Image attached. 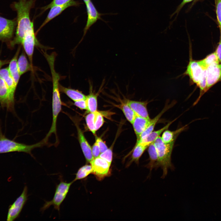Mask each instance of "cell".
I'll use <instances>...</instances> for the list:
<instances>
[{"mask_svg":"<svg viewBox=\"0 0 221 221\" xmlns=\"http://www.w3.org/2000/svg\"><path fill=\"white\" fill-rule=\"evenodd\" d=\"M35 1V0H19L13 3V7L17 14V26L15 36L10 42L11 46L21 44L26 33L33 26L30 19V12L34 5Z\"/></svg>","mask_w":221,"mask_h":221,"instance_id":"obj_1","label":"cell"},{"mask_svg":"<svg viewBox=\"0 0 221 221\" xmlns=\"http://www.w3.org/2000/svg\"><path fill=\"white\" fill-rule=\"evenodd\" d=\"M55 58L52 57L48 58L47 59L52 74V119L51 126L53 128H56V127L57 117L61 111L62 107V102L60 93V76L55 69Z\"/></svg>","mask_w":221,"mask_h":221,"instance_id":"obj_2","label":"cell"},{"mask_svg":"<svg viewBox=\"0 0 221 221\" xmlns=\"http://www.w3.org/2000/svg\"><path fill=\"white\" fill-rule=\"evenodd\" d=\"M174 142L175 141L169 143H164L160 136L154 142L158 155L159 167L163 170L162 178L166 176L169 169H174L171 161V156Z\"/></svg>","mask_w":221,"mask_h":221,"instance_id":"obj_3","label":"cell"},{"mask_svg":"<svg viewBox=\"0 0 221 221\" xmlns=\"http://www.w3.org/2000/svg\"><path fill=\"white\" fill-rule=\"evenodd\" d=\"M44 143L43 141L31 145L20 143L7 138L0 130V153L17 152L25 153L32 155V150L41 146Z\"/></svg>","mask_w":221,"mask_h":221,"instance_id":"obj_4","label":"cell"},{"mask_svg":"<svg viewBox=\"0 0 221 221\" xmlns=\"http://www.w3.org/2000/svg\"><path fill=\"white\" fill-rule=\"evenodd\" d=\"M73 183L72 181L69 183L61 179L60 183L56 186L52 200L46 201L41 208V210L44 211L52 205L55 209L59 211L60 205L66 198L70 186Z\"/></svg>","mask_w":221,"mask_h":221,"instance_id":"obj_5","label":"cell"},{"mask_svg":"<svg viewBox=\"0 0 221 221\" xmlns=\"http://www.w3.org/2000/svg\"><path fill=\"white\" fill-rule=\"evenodd\" d=\"M205 74L206 69L200 61L193 60L192 56H190L188 64L183 74L188 76L191 83L197 86Z\"/></svg>","mask_w":221,"mask_h":221,"instance_id":"obj_6","label":"cell"},{"mask_svg":"<svg viewBox=\"0 0 221 221\" xmlns=\"http://www.w3.org/2000/svg\"><path fill=\"white\" fill-rule=\"evenodd\" d=\"M27 187L25 186L21 195L10 206L7 215V221H14L19 216L27 200Z\"/></svg>","mask_w":221,"mask_h":221,"instance_id":"obj_7","label":"cell"},{"mask_svg":"<svg viewBox=\"0 0 221 221\" xmlns=\"http://www.w3.org/2000/svg\"><path fill=\"white\" fill-rule=\"evenodd\" d=\"M14 95H13L4 80L0 78V104L2 108L9 111L14 110Z\"/></svg>","mask_w":221,"mask_h":221,"instance_id":"obj_8","label":"cell"},{"mask_svg":"<svg viewBox=\"0 0 221 221\" xmlns=\"http://www.w3.org/2000/svg\"><path fill=\"white\" fill-rule=\"evenodd\" d=\"M90 163L92 173L98 179H102L108 175L111 165L105 160L98 157L94 158Z\"/></svg>","mask_w":221,"mask_h":221,"instance_id":"obj_9","label":"cell"},{"mask_svg":"<svg viewBox=\"0 0 221 221\" xmlns=\"http://www.w3.org/2000/svg\"><path fill=\"white\" fill-rule=\"evenodd\" d=\"M207 91L213 85L221 80V64L214 63L206 68Z\"/></svg>","mask_w":221,"mask_h":221,"instance_id":"obj_10","label":"cell"},{"mask_svg":"<svg viewBox=\"0 0 221 221\" xmlns=\"http://www.w3.org/2000/svg\"><path fill=\"white\" fill-rule=\"evenodd\" d=\"M37 43L35 34L33 26L26 33L21 43L25 52L32 66V59L34 46Z\"/></svg>","mask_w":221,"mask_h":221,"instance_id":"obj_11","label":"cell"},{"mask_svg":"<svg viewBox=\"0 0 221 221\" xmlns=\"http://www.w3.org/2000/svg\"><path fill=\"white\" fill-rule=\"evenodd\" d=\"M17 24L15 20L8 19L0 16V40L10 39L13 35Z\"/></svg>","mask_w":221,"mask_h":221,"instance_id":"obj_12","label":"cell"},{"mask_svg":"<svg viewBox=\"0 0 221 221\" xmlns=\"http://www.w3.org/2000/svg\"><path fill=\"white\" fill-rule=\"evenodd\" d=\"M87 13V20L84 30L85 35L90 28L100 19V14L97 11L94 5L90 0L85 3Z\"/></svg>","mask_w":221,"mask_h":221,"instance_id":"obj_13","label":"cell"},{"mask_svg":"<svg viewBox=\"0 0 221 221\" xmlns=\"http://www.w3.org/2000/svg\"><path fill=\"white\" fill-rule=\"evenodd\" d=\"M78 5V3L76 1L72 0L66 4L55 6L51 7L46 18L40 26V29L50 21L60 14L66 9L69 7L76 6Z\"/></svg>","mask_w":221,"mask_h":221,"instance_id":"obj_14","label":"cell"},{"mask_svg":"<svg viewBox=\"0 0 221 221\" xmlns=\"http://www.w3.org/2000/svg\"><path fill=\"white\" fill-rule=\"evenodd\" d=\"M76 125L77 131L78 140L82 151L87 162H90L94 158L92 154L91 147L79 126L76 124Z\"/></svg>","mask_w":221,"mask_h":221,"instance_id":"obj_15","label":"cell"},{"mask_svg":"<svg viewBox=\"0 0 221 221\" xmlns=\"http://www.w3.org/2000/svg\"><path fill=\"white\" fill-rule=\"evenodd\" d=\"M127 104L131 108L136 115L140 117L150 119L148 110L147 101H137L127 100Z\"/></svg>","mask_w":221,"mask_h":221,"instance_id":"obj_16","label":"cell"},{"mask_svg":"<svg viewBox=\"0 0 221 221\" xmlns=\"http://www.w3.org/2000/svg\"><path fill=\"white\" fill-rule=\"evenodd\" d=\"M173 104V103L170 105H165V107L160 113L153 119H151L150 124L147 128L137 138V143L145 138L153 131L154 128L160 118L164 113L174 105Z\"/></svg>","mask_w":221,"mask_h":221,"instance_id":"obj_17","label":"cell"},{"mask_svg":"<svg viewBox=\"0 0 221 221\" xmlns=\"http://www.w3.org/2000/svg\"><path fill=\"white\" fill-rule=\"evenodd\" d=\"M151 119L136 115L132 124L137 138L147 128Z\"/></svg>","mask_w":221,"mask_h":221,"instance_id":"obj_18","label":"cell"},{"mask_svg":"<svg viewBox=\"0 0 221 221\" xmlns=\"http://www.w3.org/2000/svg\"><path fill=\"white\" fill-rule=\"evenodd\" d=\"M176 119L169 122L165 126L160 129L157 130L153 131L146 137L136 143H140L145 145L149 146L150 144L153 142L165 130L167 129L170 125Z\"/></svg>","mask_w":221,"mask_h":221,"instance_id":"obj_19","label":"cell"},{"mask_svg":"<svg viewBox=\"0 0 221 221\" xmlns=\"http://www.w3.org/2000/svg\"><path fill=\"white\" fill-rule=\"evenodd\" d=\"M148 150L149 161L146 166L149 169L151 173L153 168L159 167L158 155L154 142L149 145Z\"/></svg>","mask_w":221,"mask_h":221,"instance_id":"obj_20","label":"cell"},{"mask_svg":"<svg viewBox=\"0 0 221 221\" xmlns=\"http://www.w3.org/2000/svg\"><path fill=\"white\" fill-rule=\"evenodd\" d=\"M20 50V47H19L15 56L10 61L9 66L8 67L10 73L16 86L17 85L21 76L18 71L17 64V58Z\"/></svg>","mask_w":221,"mask_h":221,"instance_id":"obj_21","label":"cell"},{"mask_svg":"<svg viewBox=\"0 0 221 221\" xmlns=\"http://www.w3.org/2000/svg\"><path fill=\"white\" fill-rule=\"evenodd\" d=\"M0 78L4 80L12 93L15 95L17 86L10 73L8 67L0 69Z\"/></svg>","mask_w":221,"mask_h":221,"instance_id":"obj_22","label":"cell"},{"mask_svg":"<svg viewBox=\"0 0 221 221\" xmlns=\"http://www.w3.org/2000/svg\"><path fill=\"white\" fill-rule=\"evenodd\" d=\"M90 93L86 96L87 110L89 113L94 112L97 111V96L98 93L95 94L92 92V86L90 83Z\"/></svg>","mask_w":221,"mask_h":221,"instance_id":"obj_23","label":"cell"},{"mask_svg":"<svg viewBox=\"0 0 221 221\" xmlns=\"http://www.w3.org/2000/svg\"><path fill=\"white\" fill-rule=\"evenodd\" d=\"M59 88L60 91L65 94L74 102L86 99V96L78 90L65 87L60 85H59Z\"/></svg>","mask_w":221,"mask_h":221,"instance_id":"obj_24","label":"cell"},{"mask_svg":"<svg viewBox=\"0 0 221 221\" xmlns=\"http://www.w3.org/2000/svg\"><path fill=\"white\" fill-rule=\"evenodd\" d=\"M17 66L20 76L32 69V66L29 63L25 55L22 52L17 59Z\"/></svg>","mask_w":221,"mask_h":221,"instance_id":"obj_25","label":"cell"},{"mask_svg":"<svg viewBox=\"0 0 221 221\" xmlns=\"http://www.w3.org/2000/svg\"><path fill=\"white\" fill-rule=\"evenodd\" d=\"M185 126L174 131H171L167 129L165 130L163 132L161 137L162 140L165 143H169L175 141L177 134L183 131L186 128Z\"/></svg>","mask_w":221,"mask_h":221,"instance_id":"obj_26","label":"cell"},{"mask_svg":"<svg viewBox=\"0 0 221 221\" xmlns=\"http://www.w3.org/2000/svg\"><path fill=\"white\" fill-rule=\"evenodd\" d=\"M148 146L140 143H136L133 151L131 162L134 161L138 164L140 157Z\"/></svg>","mask_w":221,"mask_h":221,"instance_id":"obj_27","label":"cell"},{"mask_svg":"<svg viewBox=\"0 0 221 221\" xmlns=\"http://www.w3.org/2000/svg\"><path fill=\"white\" fill-rule=\"evenodd\" d=\"M92 172L91 165H85L79 169L76 174V177L72 181L74 182L77 180L84 179Z\"/></svg>","mask_w":221,"mask_h":221,"instance_id":"obj_28","label":"cell"},{"mask_svg":"<svg viewBox=\"0 0 221 221\" xmlns=\"http://www.w3.org/2000/svg\"><path fill=\"white\" fill-rule=\"evenodd\" d=\"M120 108L127 119L132 124L136 116L135 113L126 103H122Z\"/></svg>","mask_w":221,"mask_h":221,"instance_id":"obj_29","label":"cell"},{"mask_svg":"<svg viewBox=\"0 0 221 221\" xmlns=\"http://www.w3.org/2000/svg\"><path fill=\"white\" fill-rule=\"evenodd\" d=\"M200 61L202 65L205 69L214 63L219 62L215 52L209 54L204 59Z\"/></svg>","mask_w":221,"mask_h":221,"instance_id":"obj_30","label":"cell"},{"mask_svg":"<svg viewBox=\"0 0 221 221\" xmlns=\"http://www.w3.org/2000/svg\"><path fill=\"white\" fill-rule=\"evenodd\" d=\"M96 111L89 113L85 117V120L88 128L94 134H95L96 131L95 125Z\"/></svg>","mask_w":221,"mask_h":221,"instance_id":"obj_31","label":"cell"},{"mask_svg":"<svg viewBox=\"0 0 221 221\" xmlns=\"http://www.w3.org/2000/svg\"><path fill=\"white\" fill-rule=\"evenodd\" d=\"M99 157L105 160L111 165L113 158L112 148H108L106 150L101 153Z\"/></svg>","mask_w":221,"mask_h":221,"instance_id":"obj_32","label":"cell"},{"mask_svg":"<svg viewBox=\"0 0 221 221\" xmlns=\"http://www.w3.org/2000/svg\"><path fill=\"white\" fill-rule=\"evenodd\" d=\"M95 119V125L96 131L99 130L103 125L104 120L101 113L96 111Z\"/></svg>","mask_w":221,"mask_h":221,"instance_id":"obj_33","label":"cell"},{"mask_svg":"<svg viewBox=\"0 0 221 221\" xmlns=\"http://www.w3.org/2000/svg\"><path fill=\"white\" fill-rule=\"evenodd\" d=\"M216 13L219 26H221V0H215Z\"/></svg>","mask_w":221,"mask_h":221,"instance_id":"obj_34","label":"cell"},{"mask_svg":"<svg viewBox=\"0 0 221 221\" xmlns=\"http://www.w3.org/2000/svg\"><path fill=\"white\" fill-rule=\"evenodd\" d=\"M71 0H53L49 4L44 8V10H46L54 6L66 4Z\"/></svg>","mask_w":221,"mask_h":221,"instance_id":"obj_35","label":"cell"},{"mask_svg":"<svg viewBox=\"0 0 221 221\" xmlns=\"http://www.w3.org/2000/svg\"><path fill=\"white\" fill-rule=\"evenodd\" d=\"M193 0H182V1L181 2L180 4L177 6L175 11L171 15L170 17V18L176 14V16L174 19V20H175L176 18V17H177L180 11L181 10L183 7L185 6V5Z\"/></svg>","mask_w":221,"mask_h":221,"instance_id":"obj_36","label":"cell"},{"mask_svg":"<svg viewBox=\"0 0 221 221\" xmlns=\"http://www.w3.org/2000/svg\"><path fill=\"white\" fill-rule=\"evenodd\" d=\"M92 152L94 158L99 157L101 153L100 148L97 142L95 141L92 148Z\"/></svg>","mask_w":221,"mask_h":221,"instance_id":"obj_37","label":"cell"},{"mask_svg":"<svg viewBox=\"0 0 221 221\" xmlns=\"http://www.w3.org/2000/svg\"><path fill=\"white\" fill-rule=\"evenodd\" d=\"M95 141L99 146L101 153L103 152L108 149L105 143L101 138L97 137Z\"/></svg>","mask_w":221,"mask_h":221,"instance_id":"obj_38","label":"cell"},{"mask_svg":"<svg viewBox=\"0 0 221 221\" xmlns=\"http://www.w3.org/2000/svg\"><path fill=\"white\" fill-rule=\"evenodd\" d=\"M74 105L81 109L87 110V106L86 99L75 101Z\"/></svg>","mask_w":221,"mask_h":221,"instance_id":"obj_39","label":"cell"},{"mask_svg":"<svg viewBox=\"0 0 221 221\" xmlns=\"http://www.w3.org/2000/svg\"><path fill=\"white\" fill-rule=\"evenodd\" d=\"M215 52L219 61L221 64V41H220L216 48Z\"/></svg>","mask_w":221,"mask_h":221,"instance_id":"obj_40","label":"cell"},{"mask_svg":"<svg viewBox=\"0 0 221 221\" xmlns=\"http://www.w3.org/2000/svg\"><path fill=\"white\" fill-rule=\"evenodd\" d=\"M8 62L6 61H2L0 60V69L2 67L8 63Z\"/></svg>","mask_w":221,"mask_h":221,"instance_id":"obj_41","label":"cell"},{"mask_svg":"<svg viewBox=\"0 0 221 221\" xmlns=\"http://www.w3.org/2000/svg\"><path fill=\"white\" fill-rule=\"evenodd\" d=\"M199 0H195V1H194L193 2L192 4H191L189 6H188V9H187V11H189V10H190L192 7V6L193 5L194 3L196 2L197 1H198Z\"/></svg>","mask_w":221,"mask_h":221,"instance_id":"obj_42","label":"cell"},{"mask_svg":"<svg viewBox=\"0 0 221 221\" xmlns=\"http://www.w3.org/2000/svg\"><path fill=\"white\" fill-rule=\"evenodd\" d=\"M90 0H83V1L85 3Z\"/></svg>","mask_w":221,"mask_h":221,"instance_id":"obj_43","label":"cell"},{"mask_svg":"<svg viewBox=\"0 0 221 221\" xmlns=\"http://www.w3.org/2000/svg\"><path fill=\"white\" fill-rule=\"evenodd\" d=\"M219 28H220V36H220L221 39H220V41H221V26L219 27Z\"/></svg>","mask_w":221,"mask_h":221,"instance_id":"obj_44","label":"cell"}]
</instances>
